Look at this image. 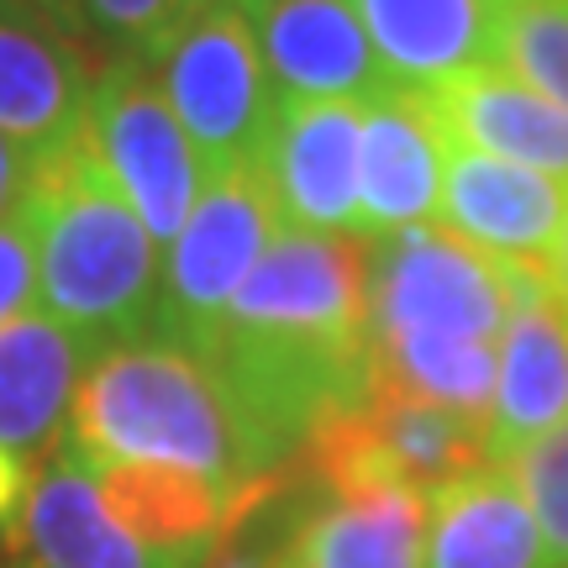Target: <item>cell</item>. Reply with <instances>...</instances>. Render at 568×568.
<instances>
[{
  "label": "cell",
  "instance_id": "obj_3",
  "mask_svg": "<svg viewBox=\"0 0 568 568\" xmlns=\"http://www.w3.org/2000/svg\"><path fill=\"white\" fill-rule=\"evenodd\" d=\"M38 253V301L90 353L153 332L159 243L111 184L90 126L42 153L21 190Z\"/></svg>",
  "mask_w": 568,
  "mask_h": 568
},
{
  "label": "cell",
  "instance_id": "obj_6",
  "mask_svg": "<svg viewBox=\"0 0 568 568\" xmlns=\"http://www.w3.org/2000/svg\"><path fill=\"white\" fill-rule=\"evenodd\" d=\"M84 126H90V142H95L111 184L148 226V237L169 247L201 201L205 169L184 138L180 116L163 101L153 63H101Z\"/></svg>",
  "mask_w": 568,
  "mask_h": 568
},
{
  "label": "cell",
  "instance_id": "obj_11",
  "mask_svg": "<svg viewBox=\"0 0 568 568\" xmlns=\"http://www.w3.org/2000/svg\"><path fill=\"white\" fill-rule=\"evenodd\" d=\"M280 101H358L389 80L353 0H237Z\"/></svg>",
  "mask_w": 568,
  "mask_h": 568
},
{
  "label": "cell",
  "instance_id": "obj_15",
  "mask_svg": "<svg viewBox=\"0 0 568 568\" xmlns=\"http://www.w3.org/2000/svg\"><path fill=\"white\" fill-rule=\"evenodd\" d=\"M90 347L48 311H27L0 326V453L32 474L53 458L74 389L90 368Z\"/></svg>",
  "mask_w": 568,
  "mask_h": 568
},
{
  "label": "cell",
  "instance_id": "obj_2",
  "mask_svg": "<svg viewBox=\"0 0 568 568\" xmlns=\"http://www.w3.org/2000/svg\"><path fill=\"white\" fill-rule=\"evenodd\" d=\"M59 447L84 464L169 468L222 500L268 479L243 416L195 347L142 332L101 347L84 368Z\"/></svg>",
  "mask_w": 568,
  "mask_h": 568
},
{
  "label": "cell",
  "instance_id": "obj_18",
  "mask_svg": "<svg viewBox=\"0 0 568 568\" xmlns=\"http://www.w3.org/2000/svg\"><path fill=\"white\" fill-rule=\"evenodd\" d=\"M426 495L400 485L326 489L322 506L295 510L280 568H422Z\"/></svg>",
  "mask_w": 568,
  "mask_h": 568
},
{
  "label": "cell",
  "instance_id": "obj_17",
  "mask_svg": "<svg viewBox=\"0 0 568 568\" xmlns=\"http://www.w3.org/2000/svg\"><path fill=\"white\" fill-rule=\"evenodd\" d=\"M395 90H437L495 63L500 0H353Z\"/></svg>",
  "mask_w": 568,
  "mask_h": 568
},
{
  "label": "cell",
  "instance_id": "obj_21",
  "mask_svg": "<svg viewBox=\"0 0 568 568\" xmlns=\"http://www.w3.org/2000/svg\"><path fill=\"white\" fill-rule=\"evenodd\" d=\"M368 426L385 447L395 479L416 495H437L443 485L485 468V422H468L458 410L400 395V389L368 385Z\"/></svg>",
  "mask_w": 568,
  "mask_h": 568
},
{
  "label": "cell",
  "instance_id": "obj_13",
  "mask_svg": "<svg viewBox=\"0 0 568 568\" xmlns=\"http://www.w3.org/2000/svg\"><path fill=\"white\" fill-rule=\"evenodd\" d=\"M447 138L422 90L374 95L358 132V237H389L426 226L443 201Z\"/></svg>",
  "mask_w": 568,
  "mask_h": 568
},
{
  "label": "cell",
  "instance_id": "obj_4",
  "mask_svg": "<svg viewBox=\"0 0 568 568\" xmlns=\"http://www.w3.org/2000/svg\"><path fill=\"white\" fill-rule=\"evenodd\" d=\"M153 74L205 174L258 163L280 95L237 0H205L159 53Z\"/></svg>",
  "mask_w": 568,
  "mask_h": 568
},
{
  "label": "cell",
  "instance_id": "obj_12",
  "mask_svg": "<svg viewBox=\"0 0 568 568\" xmlns=\"http://www.w3.org/2000/svg\"><path fill=\"white\" fill-rule=\"evenodd\" d=\"M437 216L453 237L485 247L489 258L548 264L568 222V180L447 142Z\"/></svg>",
  "mask_w": 568,
  "mask_h": 568
},
{
  "label": "cell",
  "instance_id": "obj_26",
  "mask_svg": "<svg viewBox=\"0 0 568 568\" xmlns=\"http://www.w3.org/2000/svg\"><path fill=\"white\" fill-rule=\"evenodd\" d=\"M27 174H32V159H27L17 142L6 138V132H0V216H11V211L21 205Z\"/></svg>",
  "mask_w": 568,
  "mask_h": 568
},
{
  "label": "cell",
  "instance_id": "obj_30",
  "mask_svg": "<svg viewBox=\"0 0 568 568\" xmlns=\"http://www.w3.org/2000/svg\"><path fill=\"white\" fill-rule=\"evenodd\" d=\"M500 6H537V0H500Z\"/></svg>",
  "mask_w": 568,
  "mask_h": 568
},
{
  "label": "cell",
  "instance_id": "obj_5",
  "mask_svg": "<svg viewBox=\"0 0 568 568\" xmlns=\"http://www.w3.org/2000/svg\"><path fill=\"white\" fill-rule=\"evenodd\" d=\"M274 232H280V211L268 201L258 163L205 174L201 201L180 226V237L169 243V264L159 268L153 332L201 353L222 326L232 295L274 243Z\"/></svg>",
  "mask_w": 568,
  "mask_h": 568
},
{
  "label": "cell",
  "instance_id": "obj_23",
  "mask_svg": "<svg viewBox=\"0 0 568 568\" xmlns=\"http://www.w3.org/2000/svg\"><path fill=\"white\" fill-rule=\"evenodd\" d=\"M201 6L205 0H74V17H80V42H95L105 63H159V53Z\"/></svg>",
  "mask_w": 568,
  "mask_h": 568
},
{
  "label": "cell",
  "instance_id": "obj_20",
  "mask_svg": "<svg viewBox=\"0 0 568 568\" xmlns=\"http://www.w3.org/2000/svg\"><path fill=\"white\" fill-rule=\"evenodd\" d=\"M495 364H500V343L443 337V332H368L374 385L432 400L485 426L495 406Z\"/></svg>",
  "mask_w": 568,
  "mask_h": 568
},
{
  "label": "cell",
  "instance_id": "obj_29",
  "mask_svg": "<svg viewBox=\"0 0 568 568\" xmlns=\"http://www.w3.org/2000/svg\"><path fill=\"white\" fill-rule=\"evenodd\" d=\"M548 268H552V280H558V290H564V301H568V222H564V237H558V247H552Z\"/></svg>",
  "mask_w": 568,
  "mask_h": 568
},
{
  "label": "cell",
  "instance_id": "obj_28",
  "mask_svg": "<svg viewBox=\"0 0 568 568\" xmlns=\"http://www.w3.org/2000/svg\"><path fill=\"white\" fill-rule=\"evenodd\" d=\"M0 11H21V17H48L53 27H63L69 38L80 42V17H74V0H0Z\"/></svg>",
  "mask_w": 568,
  "mask_h": 568
},
{
  "label": "cell",
  "instance_id": "obj_9",
  "mask_svg": "<svg viewBox=\"0 0 568 568\" xmlns=\"http://www.w3.org/2000/svg\"><path fill=\"white\" fill-rule=\"evenodd\" d=\"M358 101H280L258 174L280 226L358 237Z\"/></svg>",
  "mask_w": 568,
  "mask_h": 568
},
{
  "label": "cell",
  "instance_id": "obj_19",
  "mask_svg": "<svg viewBox=\"0 0 568 568\" xmlns=\"http://www.w3.org/2000/svg\"><path fill=\"white\" fill-rule=\"evenodd\" d=\"M422 568H548L510 464H485L426 495Z\"/></svg>",
  "mask_w": 568,
  "mask_h": 568
},
{
  "label": "cell",
  "instance_id": "obj_10",
  "mask_svg": "<svg viewBox=\"0 0 568 568\" xmlns=\"http://www.w3.org/2000/svg\"><path fill=\"white\" fill-rule=\"evenodd\" d=\"M11 542L27 568H205L211 558L190 548H163L132 521H122L101 500L95 474L69 447H53V458L32 474Z\"/></svg>",
  "mask_w": 568,
  "mask_h": 568
},
{
  "label": "cell",
  "instance_id": "obj_25",
  "mask_svg": "<svg viewBox=\"0 0 568 568\" xmlns=\"http://www.w3.org/2000/svg\"><path fill=\"white\" fill-rule=\"evenodd\" d=\"M38 301V253H32V226L21 216H0V326L27 316Z\"/></svg>",
  "mask_w": 568,
  "mask_h": 568
},
{
  "label": "cell",
  "instance_id": "obj_8",
  "mask_svg": "<svg viewBox=\"0 0 568 568\" xmlns=\"http://www.w3.org/2000/svg\"><path fill=\"white\" fill-rule=\"evenodd\" d=\"M506 332L495 364V406L485 426V458L510 464L521 447L568 426V301L548 264L500 258Z\"/></svg>",
  "mask_w": 568,
  "mask_h": 568
},
{
  "label": "cell",
  "instance_id": "obj_22",
  "mask_svg": "<svg viewBox=\"0 0 568 568\" xmlns=\"http://www.w3.org/2000/svg\"><path fill=\"white\" fill-rule=\"evenodd\" d=\"M495 63L568 111V0L537 6H500Z\"/></svg>",
  "mask_w": 568,
  "mask_h": 568
},
{
  "label": "cell",
  "instance_id": "obj_1",
  "mask_svg": "<svg viewBox=\"0 0 568 568\" xmlns=\"http://www.w3.org/2000/svg\"><path fill=\"white\" fill-rule=\"evenodd\" d=\"M201 358L280 474L326 416L368 400V243L280 226Z\"/></svg>",
  "mask_w": 568,
  "mask_h": 568
},
{
  "label": "cell",
  "instance_id": "obj_27",
  "mask_svg": "<svg viewBox=\"0 0 568 568\" xmlns=\"http://www.w3.org/2000/svg\"><path fill=\"white\" fill-rule=\"evenodd\" d=\"M27 485H32V468L0 453V531L17 527V510H21V500H27Z\"/></svg>",
  "mask_w": 568,
  "mask_h": 568
},
{
  "label": "cell",
  "instance_id": "obj_16",
  "mask_svg": "<svg viewBox=\"0 0 568 568\" xmlns=\"http://www.w3.org/2000/svg\"><path fill=\"white\" fill-rule=\"evenodd\" d=\"M422 95L453 148H474L489 159L568 180V111H558L548 95L506 74L500 63L468 69Z\"/></svg>",
  "mask_w": 568,
  "mask_h": 568
},
{
  "label": "cell",
  "instance_id": "obj_24",
  "mask_svg": "<svg viewBox=\"0 0 568 568\" xmlns=\"http://www.w3.org/2000/svg\"><path fill=\"white\" fill-rule=\"evenodd\" d=\"M510 474L527 495L537 537H542V564L568 568V426L548 432L542 443L521 447L510 458Z\"/></svg>",
  "mask_w": 568,
  "mask_h": 568
},
{
  "label": "cell",
  "instance_id": "obj_7",
  "mask_svg": "<svg viewBox=\"0 0 568 568\" xmlns=\"http://www.w3.org/2000/svg\"><path fill=\"white\" fill-rule=\"evenodd\" d=\"M368 332H443V337L500 343L506 332L500 258L432 222L368 237Z\"/></svg>",
  "mask_w": 568,
  "mask_h": 568
},
{
  "label": "cell",
  "instance_id": "obj_14",
  "mask_svg": "<svg viewBox=\"0 0 568 568\" xmlns=\"http://www.w3.org/2000/svg\"><path fill=\"white\" fill-rule=\"evenodd\" d=\"M101 63L48 17L0 11V132L38 163L90 116Z\"/></svg>",
  "mask_w": 568,
  "mask_h": 568
}]
</instances>
